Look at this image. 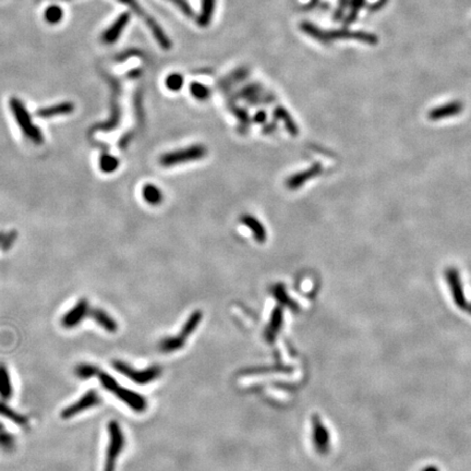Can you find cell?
Segmentation results:
<instances>
[{"label":"cell","instance_id":"9","mask_svg":"<svg viewBox=\"0 0 471 471\" xmlns=\"http://www.w3.org/2000/svg\"><path fill=\"white\" fill-rule=\"evenodd\" d=\"M446 280H447L452 296H453V300L454 302H455V305L460 310L464 311V312L471 315V304L467 301L465 297L459 274L455 268H448V270L446 271Z\"/></svg>","mask_w":471,"mask_h":471},{"label":"cell","instance_id":"33","mask_svg":"<svg viewBox=\"0 0 471 471\" xmlns=\"http://www.w3.org/2000/svg\"><path fill=\"white\" fill-rule=\"evenodd\" d=\"M260 91L261 88L259 85H256V84H252V85H249L241 91V95L245 98L253 100L259 95Z\"/></svg>","mask_w":471,"mask_h":471},{"label":"cell","instance_id":"2","mask_svg":"<svg viewBox=\"0 0 471 471\" xmlns=\"http://www.w3.org/2000/svg\"><path fill=\"white\" fill-rule=\"evenodd\" d=\"M97 377L106 391L115 395L118 399L134 412L141 414V412H144L147 409V400L143 395L129 389L121 388L119 383L111 374L100 371Z\"/></svg>","mask_w":471,"mask_h":471},{"label":"cell","instance_id":"25","mask_svg":"<svg viewBox=\"0 0 471 471\" xmlns=\"http://www.w3.org/2000/svg\"><path fill=\"white\" fill-rule=\"evenodd\" d=\"M189 90H190V93H191V95L193 97H195L198 100H202V102H203V100L208 99L209 97H211V94H212L211 89L207 88L206 85H204V84L199 83V82L191 83Z\"/></svg>","mask_w":471,"mask_h":471},{"label":"cell","instance_id":"8","mask_svg":"<svg viewBox=\"0 0 471 471\" xmlns=\"http://www.w3.org/2000/svg\"><path fill=\"white\" fill-rule=\"evenodd\" d=\"M102 402V397L95 390H89L83 394V396L79 398L77 401H74L68 407H66L61 410L60 417L63 420H69L75 416L82 414L83 411L91 409L93 407L98 406Z\"/></svg>","mask_w":471,"mask_h":471},{"label":"cell","instance_id":"28","mask_svg":"<svg viewBox=\"0 0 471 471\" xmlns=\"http://www.w3.org/2000/svg\"><path fill=\"white\" fill-rule=\"evenodd\" d=\"M365 3H366V0H350V4H349L350 10H349V13L347 15L346 20H345V25L351 24L357 20L358 13L360 12L361 8L365 6Z\"/></svg>","mask_w":471,"mask_h":471},{"label":"cell","instance_id":"14","mask_svg":"<svg viewBox=\"0 0 471 471\" xmlns=\"http://www.w3.org/2000/svg\"><path fill=\"white\" fill-rule=\"evenodd\" d=\"M89 315L94 319L98 326L102 327V329H104L106 332L108 333L117 332L118 324L116 322V319H114L111 315H109L106 311L102 309H93L90 311Z\"/></svg>","mask_w":471,"mask_h":471},{"label":"cell","instance_id":"19","mask_svg":"<svg viewBox=\"0 0 471 471\" xmlns=\"http://www.w3.org/2000/svg\"><path fill=\"white\" fill-rule=\"evenodd\" d=\"M274 116L277 118V119L283 121L285 128L288 130V132L291 134V136L296 137L299 134V128L298 125L294 122L292 119V117L290 114L286 111L284 107H277L274 111Z\"/></svg>","mask_w":471,"mask_h":471},{"label":"cell","instance_id":"13","mask_svg":"<svg viewBox=\"0 0 471 471\" xmlns=\"http://www.w3.org/2000/svg\"><path fill=\"white\" fill-rule=\"evenodd\" d=\"M129 20H130L129 13L120 14L119 18H118L112 24V27L108 28L103 33V35H102L103 41H105V43H107V44H112V43H114V41H116L118 39V37L120 36V33L123 31V29L125 28V25L128 24Z\"/></svg>","mask_w":471,"mask_h":471},{"label":"cell","instance_id":"10","mask_svg":"<svg viewBox=\"0 0 471 471\" xmlns=\"http://www.w3.org/2000/svg\"><path fill=\"white\" fill-rule=\"evenodd\" d=\"M90 314L89 301L87 299H81L75 306L67 312L61 318V325L65 329H74Z\"/></svg>","mask_w":471,"mask_h":471},{"label":"cell","instance_id":"34","mask_svg":"<svg viewBox=\"0 0 471 471\" xmlns=\"http://www.w3.org/2000/svg\"><path fill=\"white\" fill-rule=\"evenodd\" d=\"M15 239H16V232L11 231L10 233H8L7 236H5V237H3L2 242H0V247H2V249L4 251L9 250Z\"/></svg>","mask_w":471,"mask_h":471},{"label":"cell","instance_id":"39","mask_svg":"<svg viewBox=\"0 0 471 471\" xmlns=\"http://www.w3.org/2000/svg\"><path fill=\"white\" fill-rule=\"evenodd\" d=\"M2 240H3V234L0 233V242H2Z\"/></svg>","mask_w":471,"mask_h":471},{"label":"cell","instance_id":"17","mask_svg":"<svg viewBox=\"0 0 471 471\" xmlns=\"http://www.w3.org/2000/svg\"><path fill=\"white\" fill-rule=\"evenodd\" d=\"M216 0H202L201 12L197 18V23L200 28H206L212 22L215 11Z\"/></svg>","mask_w":471,"mask_h":471},{"label":"cell","instance_id":"16","mask_svg":"<svg viewBox=\"0 0 471 471\" xmlns=\"http://www.w3.org/2000/svg\"><path fill=\"white\" fill-rule=\"evenodd\" d=\"M13 388L10 373L4 363H0V398L9 400L12 398Z\"/></svg>","mask_w":471,"mask_h":471},{"label":"cell","instance_id":"36","mask_svg":"<svg viewBox=\"0 0 471 471\" xmlns=\"http://www.w3.org/2000/svg\"><path fill=\"white\" fill-rule=\"evenodd\" d=\"M254 120L258 122V123H263L265 120H266V114L264 111H261V112H258L256 115L254 116Z\"/></svg>","mask_w":471,"mask_h":471},{"label":"cell","instance_id":"4","mask_svg":"<svg viewBox=\"0 0 471 471\" xmlns=\"http://www.w3.org/2000/svg\"><path fill=\"white\" fill-rule=\"evenodd\" d=\"M10 107L16 122L20 125V128L25 136H27L32 142H34L35 144H41V143L44 142L43 134H41L38 127L33 124L28 109L25 108L21 100L19 98L12 97L10 99Z\"/></svg>","mask_w":471,"mask_h":471},{"label":"cell","instance_id":"12","mask_svg":"<svg viewBox=\"0 0 471 471\" xmlns=\"http://www.w3.org/2000/svg\"><path fill=\"white\" fill-rule=\"evenodd\" d=\"M240 222L248 227V229L253 234V238L259 243H264L267 239V231L264 225L253 215H242Z\"/></svg>","mask_w":471,"mask_h":471},{"label":"cell","instance_id":"3","mask_svg":"<svg viewBox=\"0 0 471 471\" xmlns=\"http://www.w3.org/2000/svg\"><path fill=\"white\" fill-rule=\"evenodd\" d=\"M107 431L109 440L103 471H116L117 459L124 448L125 439L120 424L115 421V420L109 421L107 425Z\"/></svg>","mask_w":471,"mask_h":471},{"label":"cell","instance_id":"23","mask_svg":"<svg viewBox=\"0 0 471 471\" xmlns=\"http://www.w3.org/2000/svg\"><path fill=\"white\" fill-rule=\"evenodd\" d=\"M184 345V338L182 336L180 337H166L163 338L158 344V348L162 352H173L176 350H179Z\"/></svg>","mask_w":471,"mask_h":471},{"label":"cell","instance_id":"5","mask_svg":"<svg viewBox=\"0 0 471 471\" xmlns=\"http://www.w3.org/2000/svg\"><path fill=\"white\" fill-rule=\"evenodd\" d=\"M113 367L118 373L124 375L129 380L139 385H146L152 383L162 374V369L159 366H152L143 370H137L121 360H115L113 361Z\"/></svg>","mask_w":471,"mask_h":471},{"label":"cell","instance_id":"1","mask_svg":"<svg viewBox=\"0 0 471 471\" xmlns=\"http://www.w3.org/2000/svg\"><path fill=\"white\" fill-rule=\"evenodd\" d=\"M300 30L307 34L308 36L314 38L322 44H329L331 41L337 39H353L359 40L361 43L368 45H376L378 43V37L372 33H368L363 31H350V30H332L326 31L319 29L317 25L304 21L300 24Z\"/></svg>","mask_w":471,"mask_h":471},{"label":"cell","instance_id":"22","mask_svg":"<svg viewBox=\"0 0 471 471\" xmlns=\"http://www.w3.org/2000/svg\"><path fill=\"white\" fill-rule=\"evenodd\" d=\"M99 373V368L91 363H81L78 365L74 369V374L75 376L79 377L80 380H90V378L98 376Z\"/></svg>","mask_w":471,"mask_h":471},{"label":"cell","instance_id":"7","mask_svg":"<svg viewBox=\"0 0 471 471\" xmlns=\"http://www.w3.org/2000/svg\"><path fill=\"white\" fill-rule=\"evenodd\" d=\"M118 2L129 6L133 12H136L140 18H142L146 22L148 28L151 29V31H152L155 39L158 41V44L161 45L162 48L164 49L172 48V41L166 35V33L163 31L161 27H159V24L152 18V16L148 15L144 10L142 9V7L137 3V0H118Z\"/></svg>","mask_w":471,"mask_h":471},{"label":"cell","instance_id":"30","mask_svg":"<svg viewBox=\"0 0 471 471\" xmlns=\"http://www.w3.org/2000/svg\"><path fill=\"white\" fill-rule=\"evenodd\" d=\"M184 84V79L180 73H172L166 79V85L168 90L177 92L180 91Z\"/></svg>","mask_w":471,"mask_h":471},{"label":"cell","instance_id":"35","mask_svg":"<svg viewBox=\"0 0 471 471\" xmlns=\"http://www.w3.org/2000/svg\"><path fill=\"white\" fill-rule=\"evenodd\" d=\"M349 4H350V0H340L339 2V6L337 8V10H336L335 12V15H334V19L337 21L339 19H341V16L345 12V10L347 9V8L349 7Z\"/></svg>","mask_w":471,"mask_h":471},{"label":"cell","instance_id":"26","mask_svg":"<svg viewBox=\"0 0 471 471\" xmlns=\"http://www.w3.org/2000/svg\"><path fill=\"white\" fill-rule=\"evenodd\" d=\"M118 166H119V161L115 157L109 154H105L102 157H100L99 161V167L102 172L106 174H111L117 170Z\"/></svg>","mask_w":471,"mask_h":471},{"label":"cell","instance_id":"29","mask_svg":"<svg viewBox=\"0 0 471 471\" xmlns=\"http://www.w3.org/2000/svg\"><path fill=\"white\" fill-rule=\"evenodd\" d=\"M63 15V11L59 6H50L48 7L46 11H45V19L48 23H58L59 21H61Z\"/></svg>","mask_w":471,"mask_h":471},{"label":"cell","instance_id":"11","mask_svg":"<svg viewBox=\"0 0 471 471\" xmlns=\"http://www.w3.org/2000/svg\"><path fill=\"white\" fill-rule=\"evenodd\" d=\"M323 172V167L319 164L312 165L309 167L308 169L299 172L297 174H293L289 178L286 180V187L289 190H297L304 186L305 183L310 181L311 179L315 178L318 175H321Z\"/></svg>","mask_w":471,"mask_h":471},{"label":"cell","instance_id":"21","mask_svg":"<svg viewBox=\"0 0 471 471\" xmlns=\"http://www.w3.org/2000/svg\"><path fill=\"white\" fill-rule=\"evenodd\" d=\"M143 198L151 205H159L163 202L164 196L161 189L154 186V184H146L143 188Z\"/></svg>","mask_w":471,"mask_h":471},{"label":"cell","instance_id":"6","mask_svg":"<svg viewBox=\"0 0 471 471\" xmlns=\"http://www.w3.org/2000/svg\"><path fill=\"white\" fill-rule=\"evenodd\" d=\"M207 154L206 146L202 144H195L186 148L173 151V152L163 154L159 158V163L164 167H173L184 163L196 162L204 158Z\"/></svg>","mask_w":471,"mask_h":471},{"label":"cell","instance_id":"32","mask_svg":"<svg viewBox=\"0 0 471 471\" xmlns=\"http://www.w3.org/2000/svg\"><path fill=\"white\" fill-rule=\"evenodd\" d=\"M169 2L173 3L177 8H178V9L183 14H186L188 18H192V16L195 15V11H193V9L187 0H169Z\"/></svg>","mask_w":471,"mask_h":471},{"label":"cell","instance_id":"38","mask_svg":"<svg viewBox=\"0 0 471 471\" xmlns=\"http://www.w3.org/2000/svg\"><path fill=\"white\" fill-rule=\"evenodd\" d=\"M422 471H440V469L435 466H427Z\"/></svg>","mask_w":471,"mask_h":471},{"label":"cell","instance_id":"31","mask_svg":"<svg viewBox=\"0 0 471 471\" xmlns=\"http://www.w3.org/2000/svg\"><path fill=\"white\" fill-rule=\"evenodd\" d=\"M200 318H201V314L199 312H195L190 316V318L188 319L187 323L184 324L183 329L181 331V336L183 338L187 337V336H189L193 332V330L196 329L198 323L200 322Z\"/></svg>","mask_w":471,"mask_h":471},{"label":"cell","instance_id":"37","mask_svg":"<svg viewBox=\"0 0 471 471\" xmlns=\"http://www.w3.org/2000/svg\"><path fill=\"white\" fill-rule=\"evenodd\" d=\"M130 139H131V137H130V134H128V136H125V137H124L123 139H121V141H120V143H119V145H120V147H121V149H122L123 147H125V146H127V145H128V143H129V141H130Z\"/></svg>","mask_w":471,"mask_h":471},{"label":"cell","instance_id":"24","mask_svg":"<svg viewBox=\"0 0 471 471\" xmlns=\"http://www.w3.org/2000/svg\"><path fill=\"white\" fill-rule=\"evenodd\" d=\"M15 447V439L13 434L8 432L3 423H0V449L9 453Z\"/></svg>","mask_w":471,"mask_h":471},{"label":"cell","instance_id":"18","mask_svg":"<svg viewBox=\"0 0 471 471\" xmlns=\"http://www.w3.org/2000/svg\"><path fill=\"white\" fill-rule=\"evenodd\" d=\"M462 106L460 103L455 102V103H451L447 105H444L441 107H437L430 113L429 117L432 120H439L443 119V118H447L451 116H455L461 112Z\"/></svg>","mask_w":471,"mask_h":471},{"label":"cell","instance_id":"20","mask_svg":"<svg viewBox=\"0 0 471 471\" xmlns=\"http://www.w3.org/2000/svg\"><path fill=\"white\" fill-rule=\"evenodd\" d=\"M0 417H4L8 420H10L11 422L19 425H25L28 423L27 418L19 414L18 411H15L9 405H7L4 400H0Z\"/></svg>","mask_w":471,"mask_h":471},{"label":"cell","instance_id":"15","mask_svg":"<svg viewBox=\"0 0 471 471\" xmlns=\"http://www.w3.org/2000/svg\"><path fill=\"white\" fill-rule=\"evenodd\" d=\"M73 111H74V105L69 102H65V103L57 104L54 106L40 108L37 111L36 115L39 118H52V117H57V116L69 115Z\"/></svg>","mask_w":471,"mask_h":471},{"label":"cell","instance_id":"27","mask_svg":"<svg viewBox=\"0 0 471 471\" xmlns=\"http://www.w3.org/2000/svg\"><path fill=\"white\" fill-rule=\"evenodd\" d=\"M119 121H120V112H119V109H118L117 104H115L114 113H113L112 117L108 119V121H107L106 123H100V124L95 125V127L93 128V130L109 131V130H112V129L116 128L117 125L119 124Z\"/></svg>","mask_w":471,"mask_h":471}]
</instances>
